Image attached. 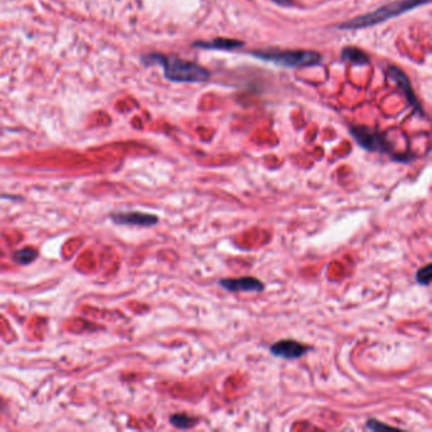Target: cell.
<instances>
[{"instance_id":"cell-5","label":"cell","mask_w":432,"mask_h":432,"mask_svg":"<svg viewBox=\"0 0 432 432\" xmlns=\"http://www.w3.org/2000/svg\"><path fill=\"white\" fill-rule=\"evenodd\" d=\"M272 355L284 360H297L308 354L311 348L297 340H280L269 348Z\"/></svg>"},{"instance_id":"cell-15","label":"cell","mask_w":432,"mask_h":432,"mask_svg":"<svg viewBox=\"0 0 432 432\" xmlns=\"http://www.w3.org/2000/svg\"><path fill=\"white\" fill-rule=\"evenodd\" d=\"M275 4L280 7H285V8H290V7H294V2L293 0H272Z\"/></svg>"},{"instance_id":"cell-13","label":"cell","mask_w":432,"mask_h":432,"mask_svg":"<svg viewBox=\"0 0 432 432\" xmlns=\"http://www.w3.org/2000/svg\"><path fill=\"white\" fill-rule=\"evenodd\" d=\"M432 279V264H427L416 272V282L419 285H429Z\"/></svg>"},{"instance_id":"cell-9","label":"cell","mask_w":432,"mask_h":432,"mask_svg":"<svg viewBox=\"0 0 432 432\" xmlns=\"http://www.w3.org/2000/svg\"><path fill=\"white\" fill-rule=\"evenodd\" d=\"M245 43L238 40H231V38H216V40L208 41V42H195L193 43L194 47L203 48V50H216V51H233L242 47Z\"/></svg>"},{"instance_id":"cell-1","label":"cell","mask_w":432,"mask_h":432,"mask_svg":"<svg viewBox=\"0 0 432 432\" xmlns=\"http://www.w3.org/2000/svg\"><path fill=\"white\" fill-rule=\"evenodd\" d=\"M146 65H161L165 77L175 82H206L211 77V72L203 66L192 61L172 55L152 53L143 57Z\"/></svg>"},{"instance_id":"cell-12","label":"cell","mask_w":432,"mask_h":432,"mask_svg":"<svg viewBox=\"0 0 432 432\" xmlns=\"http://www.w3.org/2000/svg\"><path fill=\"white\" fill-rule=\"evenodd\" d=\"M37 257L38 251L32 247L21 248V250H17L16 252L13 253L14 263L19 264V265H28V264L33 263Z\"/></svg>"},{"instance_id":"cell-4","label":"cell","mask_w":432,"mask_h":432,"mask_svg":"<svg viewBox=\"0 0 432 432\" xmlns=\"http://www.w3.org/2000/svg\"><path fill=\"white\" fill-rule=\"evenodd\" d=\"M350 135L360 147L369 152L390 153L392 146L388 142L385 136L377 129L368 126H353L350 128Z\"/></svg>"},{"instance_id":"cell-11","label":"cell","mask_w":432,"mask_h":432,"mask_svg":"<svg viewBox=\"0 0 432 432\" xmlns=\"http://www.w3.org/2000/svg\"><path fill=\"white\" fill-rule=\"evenodd\" d=\"M171 426L179 429H189L198 424V419L185 413H174L169 418Z\"/></svg>"},{"instance_id":"cell-10","label":"cell","mask_w":432,"mask_h":432,"mask_svg":"<svg viewBox=\"0 0 432 432\" xmlns=\"http://www.w3.org/2000/svg\"><path fill=\"white\" fill-rule=\"evenodd\" d=\"M341 58L345 62H351L354 65H368L370 62V57L367 53L356 47H345L341 51Z\"/></svg>"},{"instance_id":"cell-8","label":"cell","mask_w":432,"mask_h":432,"mask_svg":"<svg viewBox=\"0 0 432 432\" xmlns=\"http://www.w3.org/2000/svg\"><path fill=\"white\" fill-rule=\"evenodd\" d=\"M388 75H389L390 80H392V81H394V84L397 85V87L404 93V95H406L407 101L409 102V104H411V106H413V107H416L418 111H422L421 106H419L418 101H417V98H416V95H414L413 89H412V85H411V82H409L407 75L404 74L402 70H399L398 67H395V66H389V67H388Z\"/></svg>"},{"instance_id":"cell-14","label":"cell","mask_w":432,"mask_h":432,"mask_svg":"<svg viewBox=\"0 0 432 432\" xmlns=\"http://www.w3.org/2000/svg\"><path fill=\"white\" fill-rule=\"evenodd\" d=\"M365 427H367L368 429H370V431H382V429H395L394 427L389 426V424H385L383 423V422L378 421V419L375 418H370L368 419L367 423H365Z\"/></svg>"},{"instance_id":"cell-2","label":"cell","mask_w":432,"mask_h":432,"mask_svg":"<svg viewBox=\"0 0 432 432\" xmlns=\"http://www.w3.org/2000/svg\"><path fill=\"white\" fill-rule=\"evenodd\" d=\"M429 2L431 0H397V2L388 3L385 6L380 7L377 11L343 22V23L338 24L336 28L348 29V31L369 28V27L384 23V22L389 21V19L397 18V17L402 16V14L407 13V12L413 11L416 8H419L422 6H426Z\"/></svg>"},{"instance_id":"cell-7","label":"cell","mask_w":432,"mask_h":432,"mask_svg":"<svg viewBox=\"0 0 432 432\" xmlns=\"http://www.w3.org/2000/svg\"><path fill=\"white\" fill-rule=\"evenodd\" d=\"M112 221L118 224L152 227L158 223V217L145 212H116L112 214Z\"/></svg>"},{"instance_id":"cell-3","label":"cell","mask_w":432,"mask_h":432,"mask_svg":"<svg viewBox=\"0 0 432 432\" xmlns=\"http://www.w3.org/2000/svg\"><path fill=\"white\" fill-rule=\"evenodd\" d=\"M251 56L283 67H309L318 65L322 56L316 51L302 50H261L252 51Z\"/></svg>"},{"instance_id":"cell-6","label":"cell","mask_w":432,"mask_h":432,"mask_svg":"<svg viewBox=\"0 0 432 432\" xmlns=\"http://www.w3.org/2000/svg\"><path fill=\"white\" fill-rule=\"evenodd\" d=\"M218 284L224 290L231 293L238 292H252L261 293L265 289V284L255 277H241V278H223Z\"/></svg>"}]
</instances>
